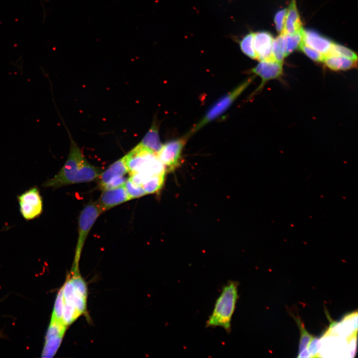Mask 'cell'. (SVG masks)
<instances>
[{
  "label": "cell",
  "mask_w": 358,
  "mask_h": 358,
  "mask_svg": "<svg viewBox=\"0 0 358 358\" xmlns=\"http://www.w3.org/2000/svg\"><path fill=\"white\" fill-rule=\"evenodd\" d=\"M127 173L128 170L123 157L114 162L99 175L97 179L99 188L102 191L105 190L110 184L124 177Z\"/></svg>",
  "instance_id": "30bf717a"
},
{
  "label": "cell",
  "mask_w": 358,
  "mask_h": 358,
  "mask_svg": "<svg viewBox=\"0 0 358 358\" xmlns=\"http://www.w3.org/2000/svg\"><path fill=\"white\" fill-rule=\"evenodd\" d=\"M301 28H302V22L297 8L296 0H291L288 8L287 9L284 28L281 33L285 34H291Z\"/></svg>",
  "instance_id": "4fadbf2b"
},
{
  "label": "cell",
  "mask_w": 358,
  "mask_h": 358,
  "mask_svg": "<svg viewBox=\"0 0 358 358\" xmlns=\"http://www.w3.org/2000/svg\"><path fill=\"white\" fill-rule=\"evenodd\" d=\"M124 186L130 200L147 194L141 185L135 184L129 178L126 180Z\"/></svg>",
  "instance_id": "484cf974"
},
{
  "label": "cell",
  "mask_w": 358,
  "mask_h": 358,
  "mask_svg": "<svg viewBox=\"0 0 358 358\" xmlns=\"http://www.w3.org/2000/svg\"><path fill=\"white\" fill-rule=\"evenodd\" d=\"M186 138H182L168 142L157 154L158 157L168 171H173L179 166L182 149Z\"/></svg>",
  "instance_id": "52a82bcc"
},
{
  "label": "cell",
  "mask_w": 358,
  "mask_h": 358,
  "mask_svg": "<svg viewBox=\"0 0 358 358\" xmlns=\"http://www.w3.org/2000/svg\"><path fill=\"white\" fill-rule=\"evenodd\" d=\"M70 148L68 158L61 170L42 186L56 189L68 185L88 182L97 179L102 173L100 168L90 164L69 134Z\"/></svg>",
  "instance_id": "6da1fadb"
},
{
  "label": "cell",
  "mask_w": 358,
  "mask_h": 358,
  "mask_svg": "<svg viewBox=\"0 0 358 358\" xmlns=\"http://www.w3.org/2000/svg\"><path fill=\"white\" fill-rule=\"evenodd\" d=\"M303 28H301L293 34H285V57L299 48L300 44L303 41Z\"/></svg>",
  "instance_id": "ac0fdd59"
},
{
  "label": "cell",
  "mask_w": 358,
  "mask_h": 358,
  "mask_svg": "<svg viewBox=\"0 0 358 358\" xmlns=\"http://www.w3.org/2000/svg\"><path fill=\"white\" fill-rule=\"evenodd\" d=\"M238 282L230 280L223 287L212 312L206 322L207 327H221L227 332L231 330V320L239 298Z\"/></svg>",
  "instance_id": "3957f363"
},
{
  "label": "cell",
  "mask_w": 358,
  "mask_h": 358,
  "mask_svg": "<svg viewBox=\"0 0 358 358\" xmlns=\"http://www.w3.org/2000/svg\"><path fill=\"white\" fill-rule=\"evenodd\" d=\"M303 40L307 46L323 54L325 57L329 53L333 43L328 38L311 30H303Z\"/></svg>",
  "instance_id": "7c38bea8"
},
{
  "label": "cell",
  "mask_w": 358,
  "mask_h": 358,
  "mask_svg": "<svg viewBox=\"0 0 358 358\" xmlns=\"http://www.w3.org/2000/svg\"><path fill=\"white\" fill-rule=\"evenodd\" d=\"M63 337L64 335L58 336L45 341L42 357H53L60 347Z\"/></svg>",
  "instance_id": "ffe728a7"
},
{
  "label": "cell",
  "mask_w": 358,
  "mask_h": 358,
  "mask_svg": "<svg viewBox=\"0 0 358 358\" xmlns=\"http://www.w3.org/2000/svg\"><path fill=\"white\" fill-rule=\"evenodd\" d=\"M299 329L300 330V340L299 344L298 353L304 349L307 348L308 345L313 337L309 334L305 328L303 323L301 321L300 318L292 316Z\"/></svg>",
  "instance_id": "7402d4cb"
},
{
  "label": "cell",
  "mask_w": 358,
  "mask_h": 358,
  "mask_svg": "<svg viewBox=\"0 0 358 358\" xmlns=\"http://www.w3.org/2000/svg\"><path fill=\"white\" fill-rule=\"evenodd\" d=\"M298 358H309L310 355L307 348L304 349L298 353Z\"/></svg>",
  "instance_id": "f546056e"
},
{
  "label": "cell",
  "mask_w": 358,
  "mask_h": 358,
  "mask_svg": "<svg viewBox=\"0 0 358 358\" xmlns=\"http://www.w3.org/2000/svg\"><path fill=\"white\" fill-rule=\"evenodd\" d=\"M299 48L311 60L316 62H323L325 56L305 44L303 40L300 44Z\"/></svg>",
  "instance_id": "4316f807"
},
{
  "label": "cell",
  "mask_w": 358,
  "mask_h": 358,
  "mask_svg": "<svg viewBox=\"0 0 358 358\" xmlns=\"http://www.w3.org/2000/svg\"><path fill=\"white\" fill-rule=\"evenodd\" d=\"M64 305L63 287L62 286L57 296L51 320L63 322L62 316Z\"/></svg>",
  "instance_id": "cb8c5ba5"
},
{
  "label": "cell",
  "mask_w": 358,
  "mask_h": 358,
  "mask_svg": "<svg viewBox=\"0 0 358 358\" xmlns=\"http://www.w3.org/2000/svg\"><path fill=\"white\" fill-rule=\"evenodd\" d=\"M165 175H157L145 179L141 186L147 194L158 191L163 186Z\"/></svg>",
  "instance_id": "2e32d148"
},
{
  "label": "cell",
  "mask_w": 358,
  "mask_h": 358,
  "mask_svg": "<svg viewBox=\"0 0 358 358\" xmlns=\"http://www.w3.org/2000/svg\"><path fill=\"white\" fill-rule=\"evenodd\" d=\"M287 9L284 8L278 11L274 17V23L277 31L281 33L283 30Z\"/></svg>",
  "instance_id": "83f0119b"
},
{
  "label": "cell",
  "mask_w": 358,
  "mask_h": 358,
  "mask_svg": "<svg viewBox=\"0 0 358 358\" xmlns=\"http://www.w3.org/2000/svg\"><path fill=\"white\" fill-rule=\"evenodd\" d=\"M254 33L250 32L237 40L243 53L253 59H257L253 45Z\"/></svg>",
  "instance_id": "d6986e66"
},
{
  "label": "cell",
  "mask_w": 358,
  "mask_h": 358,
  "mask_svg": "<svg viewBox=\"0 0 358 358\" xmlns=\"http://www.w3.org/2000/svg\"><path fill=\"white\" fill-rule=\"evenodd\" d=\"M19 211L26 221L38 218L43 210V198L37 186H34L17 196Z\"/></svg>",
  "instance_id": "8992f818"
},
{
  "label": "cell",
  "mask_w": 358,
  "mask_h": 358,
  "mask_svg": "<svg viewBox=\"0 0 358 358\" xmlns=\"http://www.w3.org/2000/svg\"><path fill=\"white\" fill-rule=\"evenodd\" d=\"M329 55L341 56L354 61H357L358 59L357 54L353 51L345 46L334 43L329 53L327 55Z\"/></svg>",
  "instance_id": "d4e9b609"
},
{
  "label": "cell",
  "mask_w": 358,
  "mask_h": 358,
  "mask_svg": "<svg viewBox=\"0 0 358 358\" xmlns=\"http://www.w3.org/2000/svg\"><path fill=\"white\" fill-rule=\"evenodd\" d=\"M285 34L281 33L273 39L272 46V54L275 61L282 63L285 56Z\"/></svg>",
  "instance_id": "e0dca14e"
},
{
  "label": "cell",
  "mask_w": 358,
  "mask_h": 358,
  "mask_svg": "<svg viewBox=\"0 0 358 358\" xmlns=\"http://www.w3.org/2000/svg\"><path fill=\"white\" fill-rule=\"evenodd\" d=\"M124 158L130 175H133L136 181L141 186L149 178L165 175L166 167L157 154L139 144Z\"/></svg>",
  "instance_id": "7a4b0ae2"
},
{
  "label": "cell",
  "mask_w": 358,
  "mask_h": 358,
  "mask_svg": "<svg viewBox=\"0 0 358 358\" xmlns=\"http://www.w3.org/2000/svg\"><path fill=\"white\" fill-rule=\"evenodd\" d=\"M96 201H90L81 211L78 221V237L73 269H79V261L85 241L95 221L102 214Z\"/></svg>",
  "instance_id": "277c9868"
},
{
  "label": "cell",
  "mask_w": 358,
  "mask_h": 358,
  "mask_svg": "<svg viewBox=\"0 0 358 358\" xmlns=\"http://www.w3.org/2000/svg\"><path fill=\"white\" fill-rule=\"evenodd\" d=\"M67 328L62 321L51 320L45 337V341L58 336L64 335Z\"/></svg>",
  "instance_id": "44dd1931"
},
{
  "label": "cell",
  "mask_w": 358,
  "mask_h": 358,
  "mask_svg": "<svg viewBox=\"0 0 358 358\" xmlns=\"http://www.w3.org/2000/svg\"><path fill=\"white\" fill-rule=\"evenodd\" d=\"M81 315L75 306L64 302L62 321L67 327L75 322Z\"/></svg>",
  "instance_id": "603a6c76"
},
{
  "label": "cell",
  "mask_w": 358,
  "mask_h": 358,
  "mask_svg": "<svg viewBox=\"0 0 358 358\" xmlns=\"http://www.w3.org/2000/svg\"><path fill=\"white\" fill-rule=\"evenodd\" d=\"M321 343L320 339L318 337H313L308 345V350L310 355V357H315L317 355L319 350L321 348Z\"/></svg>",
  "instance_id": "f1b7e54d"
},
{
  "label": "cell",
  "mask_w": 358,
  "mask_h": 358,
  "mask_svg": "<svg viewBox=\"0 0 358 358\" xmlns=\"http://www.w3.org/2000/svg\"><path fill=\"white\" fill-rule=\"evenodd\" d=\"M139 144L156 154L161 149L163 144L160 141L159 127L155 120Z\"/></svg>",
  "instance_id": "5bb4252c"
},
{
  "label": "cell",
  "mask_w": 358,
  "mask_h": 358,
  "mask_svg": "<svg viewBox=\"0 0 358 358\" xmlns=\"http://www.w3.org/2000/svg\"><path fill=\"white\" fill-rule=\"evenodd\" d=\"M129 200L124 184L117 187L103 190L99 199L96 202L102 213H103L111 208Z\"/></svg>",
  "instance_id": "9c48e42d"
},
{
  "label": "cell",
  "mask_w": 358,
  "mask_h": 358,
  "mask_svg": "<svg viewBox=\"0 0 358 358\" xmlns=\"http://www.w3.org/2000/svg\"><path fill=\"white\" fill-rule=\"evenodd\" d=\"M250 72L259 76L262 80L260 85L254 92L255 94L262 90L268 81L281 77L283 74L282 63L274 60L261 61L251 70Z\"/></svg>",
  "instance_id": "ba28073f"
},
{
  "label": "cell",
  "mask_w": 358,
  "mask_h": 358,
  "mask_svg": "<svg viewBox=\"0 0 358 358\" xmlns=\"http://www.w3.org/2000/svg\"><path fill=\"white\" fill-rule=\"evenodd\" d=\"M273 38L266 31L254 33L253 45L257 59L261 61L274 60L272 54Z\"/></svg>",
  "instance_id": "8fae6325"
},
{
  "label": "cell",
  "mask_w": 358,
  "mask_h": 358,
  "mask_svg": "<svg viewBox=\"0 0 358 358\" xmlns=\"http://www.w3.org/2000/svg\"><path fill=\"white\" fill-rule=\"evenodd\" d=\"M323 62L328 68L333 71L350 70L357 65V61L336 55L325 56Z\"/></svg>",
  "instance_id": "9a60e30c"
},
{
  "label": "cell",
  "mask_w": 358,
  "mask_h": 358,
  "mask_svg": "<svg viewBox=\"0 0 358 358\" xmlns=\"http://www.w3.org/2000/svg\"><path fill=\"white\" fill-rule=\"evenodd\" d=\"M254 79L250 77L239 85L233 90L218 99L208 110L203 118L197 123L190 132L194 133L209 122L216 119L227 110L233 102L249 86Z\"/></svg>",
  "instance_id": "5b68a950"
}]
</instances>
